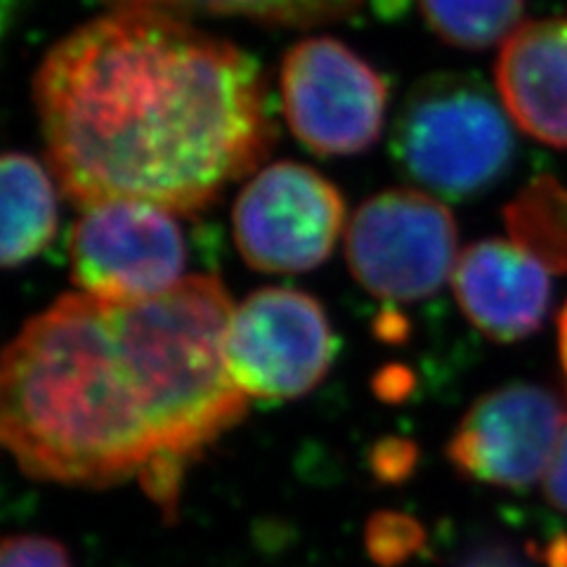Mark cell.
I'll list each match as a JSON object with an SVG mask.
<instances>
[{
	"label": "cell",
	"mask_w": 567,
	"mask_h": 567,
	"mask_svg": "<svg viewBox=\"0 0 567 567\" xmlns=\"http://www.w3.org/2000/svg\"><path fill=\"white\" fill-rule=\"evenodd\" d=\"M52 173L83 208H208L275 142L256 58L173 14L114 10L71 31L35 74Z\"/></svg>",
	"instance_id": "1"
},
{
	"label": "cell",
	"mask_w": 567,
	"mask_h": 567,
	"mask_svg": "<svg viewBox=\"0 0 567 567\" xmlns=\"http://www.w3.org/2000/svg\"><path fill=\"white\" fill-rule=\"evenodd\" d=\"M0 447L43 483L110 487L156 447L110 306L66 293L0 350Z\"/></svg>",
	"instance_id": "2"
},
{
	"label": "cell",
	"mask_w": 567,
	"mask_h": 567,
	"mask_svg": "<svg viewBox=\"0 0 567 567\" xmlns=\"http://www.w3.org/2000/svg\"><path fill=\"white\" fill-rule=\"evenodd\" d=\"M110 310L156 447L140 481L175 513L185 468L248 410L225 360L235 303L218 277L192 275L162 296Z\"/></svg>",
	"instance_id": "3"
},
{
	"label": "cell",
	"mask_w": 567,
	"mask_h": 567,
	"mask_svg": "<svg viewBox=\"0 0 567 567\" xmlns=\"http://www.w3.org/2000/svg\"><path fill=\"white\" fill-rule=\"evenodd\" d=\"M390 154L404 177L447 202L477 199L511 173L516 128L499 95L468 71L421 79L390 131Z\"/></svg>",
	"instance_id": "4"
},
{
	"label": "cell",
	"mask_w": 567,
	"mask_h": 567,
	"mask_svg": "<svg viewBox=\"0 0 567 567\" xmlns=\"http://www.w3.org/2000/svg\"><path fill=\"white\" fill-rule=\"evenodd\" d=\"M458 227L433 194L388 189L350 218L346 258L360 287L388 303H416L454 275Z\"/></svg>",
	"instance_id": "5"
},
{
	"label": "cell",
	"mask_w": 567,
	"mask_h": 567,
	"mask_svg": "<svg viewBox=\"0 0 567 567\" xmlns=\"http://www.w3.org/2000/svg\"><path fill=\"white\" fill-rule=\"evenodd\" d=\"M71 277L104 306H135L185 279L187 239L177 213L147 202L83 208L69 237Z\"/></svg>",
	"instance_id": "6"
},
{
	"label": "cell",
	"mask_w": 567,
	"mask_h": 567,
	"mask_svg": "<svg viewBox=\"0 0 567 567\" xmlns=\"http://www.w3.org/2000/svg\"><path fill=\"white\" fill-rule=\"evenodd\" d=\"M388 100V81L331 35L300 41L284 58V116L317 156L367 152L383 133Z\"/></svg>",
	"instance_id": "7"
},
{
	"label": "cell",
	"mask_w": 567,
	"mask_h": 567,
	"mask_svg": "<svg viewBox=\"0 0 567 567\" xmlns=\"http://www.w3.org/2000/svg\"><path fill=\"white\" fill-rule=\"evenodd\" d=\"M333 329L319 300L289 287L258 289L235 308L225 360L246 398L293 400L327 377Z\"/></svg>",
	"instance_id": "8"
},
{
	"label": "cell",
	"mask_w": 567,
	"mask_h": 567,
	"mask_svg": "<svg viewBox=\"0 0 567 567\" xmlns=\"http://www.w3.org/2000/svg\"><path fill=\"white\" fill-rule=\"evenodd\" d=\"M235 241L260 272H308L322 265L346 227V199L310 166L279 162L260 168L233 210Z\"/></svg>",
	"instance_id": "9"
},
{
	"label": "cell",
	"mask_w": 567,
	"mask_h": 567,
	"mask_svg": "<svg viewBox=\"0 0 567 567\" xmlns=\"http://www.w3.org/2000/svg\"><path fill=\"white\" fill-rule=\"evenodd\" d=\"M565 419L551 390L535 383H508L471 406L445 452L468 481L525 489L546 475Z\"/></svg>",
	"instance_id": "10"
},
{
	"label": "cell",
	"mask_w": 567,
	"mask_h": 567,
	"mask_svg": "<svg viewBox=\"0 0 567 567\" xmlns=\"http://www.w3.org/2000/svg\"><path fill=\"white\" fill-rule=\"evenodd\" d=\"M452 287L468 322L496 343L537 333L554 300L551 272L516 241L496 237L458 256Z\"/></svg>",
	"instance_id": "11"
},
{
	"label": "cell",
	"mask_w": 567,
	"mask_h": 567,
	"mask_svg": "<svg viewBox=\"0 0 567 567\" xmlns=\"http://www.w3.org/2000/svg\"><path fill=\"white\" fill-rule=\"evenodd\" d=\"M494 81L516 128L567 150V14L513 31L496 58Z\"/></svg>",
	"instance_id": "12"
},
{
	"label": "cell",
	"mask_w": 567,
	"mask_h": 567,
	"mask_svg": "<svg viewBox=\"0 0 567 567\" xmlns=\"http://www.w3.org/2000/svg\"><path fill=\"white\" fill-rule=\"evenodd\" d=\"M58 225V189L43 164L27 154H0V268H20L45 251Z\"/></svg>",
	"instance_id": "13"
},
{
	"label": "cell",
	"mask_w": 567,
	"mask_h": 567,
	"mask_svg": "<svg viewBox=\"0 0 567 567\" xmlns=\"http://www.w3.org/2000/svg\"><path fill=\"white\" fill-rule=\"evenodd\" d=\"M511 241L535 256L548 272H567V187L539 175L504 208Z\"/></svg>",
	"instance_id": "14"
},
{
	"label": "cell",
	"mask_w": 567,
	"mask_h": 567,
	"mask_svg": "<svg viewBox=\"0 0 567 567\" xmlns=\"http://www.w3.org/2000/svg\"><path fill=\"white\" fill-rule=\"evenodd\" d=\"M114 10L229 14L281 27H315L350 17L362 0H104Z\"/></svg>",
	"instance_id": "15"
},
{
	"label": "cell",
	"mask_w": 567,
	"mask_h": 567,
	"mask_svg": "<svg viewBox=\"0 0 567 567\" xmlns=\"http://www.w3.org/2000/svg\"><path fill=\"white\" fill-rule=\"evenodd\" d=\"M425 24L445 43L487 50L520 27L525 0H419Z\"/></svg>",
	"instance_id": "16"
},
{
	"label": "cell",
	"mask_w": 567,
	"mask_h": 567,
	"mask_svg": "<svg viewBox=\"0 0 567 567\" xmlns=\"http://www.w3.org/2000/svg\"><path fill=\"white\" fill-rule=\"evenodd\" d=\"M364 539L369 556L379 567H398L421 551L425 532L412 516L381 511L369 520Z\"/></svg>",
	"instance_id": "17"
},
{
	"label": "cell",
	"mask_w": 567,
	"mask_h": 567,
	"mask_svg": "<svg viewBox=\"0 0 567 567\" xmlns=\"http://www.w3.org/2000/svg\"><path fill=\"white\" fill-rule=\"evenodd\" d=\"M0 567H71V558L52 537L10 535L0 539Z\"/></svg>",
	"instance_id": "18"
},
{
	"label": "cell",
	"mask_w": 567,
	"mask_h": 567,
	"mask_svg": "<svg viewBox=\"0 0 567 567\" xmlns=\"http://www.w3.org/2000/svg\"><path fill=\"white\" fill-rule=\"evenodd\" d=\"M416 466V447L410 440H398V437H388L374 447V454H371V468L385 483H400L404 477H410V473Z\"/></svg>",
	"instance_id": "19"
},
{
	"label": "cell",
	"mask_w": 567,
	"mask_h": 567,
	"mask_svg": "<svg viewBox=\"0 0 567 567\" xmlns=\"http://www.w3.org/2000/svg\"><path fill=\"white\" fill-rule=\"evenodd\" d=\"M544 481L546 499L554 508L567 513V419L563 425V433L558 440V447L554 452L551 464H548Z\"/></svg>",
	"instance_id": "20"
},
{
	"label": "cell",
	"mask_w": 567,
	"mask_h": 567,
	"mask_svg": "<svg viewBox=\"0 0 567 567\" xmlns=\"http://www.w3.org/2000/svg\"><path fill=\"white\" fill-rule=\"evenodd\" d=\"M458 567H532V563L525 560L513 546L492 542L473 548Z\"/></svg>",
	"instance_id": "21"
},
{
	"label": "cell",
	"mask_w": 567,
	"mask_h": 567,
	"mask_svg": "<svg viewBox=\"0 0 567 567\" xmlns=\"http://www.w3.org/2000/svg\"><path fill=\"white\" fill-rule=\"evenodd\" d=\"M558 360H560V369H563V377L567 383V303L558 312Z\"/></svg>",
	"instance_id": "22"
},
{
	"label": "cell",
	"mask_w": 567,
	"mask_h": 567,
	"mask_svg": "<svg viewBox=\"0 0 567 567\" xmlns=\"http://www.w3.org/2000/svg\"><path fill=\"white\" fill-rule=\"evenodd\" d=\"M20 3L22 0H0V43H3V39L12 27L17 10H20Z\"/></svg>",
	"instance_id": "23"
}]
</instances>
